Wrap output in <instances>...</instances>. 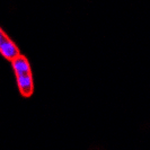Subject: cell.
Returning <instances> with one entry per match:
<instances>
[{"label": "cell", "mask_w": 150, "mask_h": 150, "mask_svg": "<svg viewBox=\"0 0 150 150\" xmlns=\"http://www.w3.org/2000/svg\"><path fill=\"white\" fill-rule=\"evenodd\" d=\"M11 63H13V69L15 71L19 91L23 96L28 97L33 94V88H34L30 63L27 59L24 58L23 55L18 57Z\"/></svg>", "instance_id": "cell-1"}, {"label": "cell", "mask_w": 150, "mask_h": 150, "mask_svg": "<svg viewBox=\"0 0 150 150\" xmlns=\"http://www.w3.org/2000/svg\"><path fill=\"white\" fill-rule=\"evenodd\" d=\"M0 51H1V54L7 60L11 61V62L15 59H17L18 57H21L18 47L8 38L5 32H1V36H0Z\"/></svg>", "instance_id": "cell-2"}]
</instances>
